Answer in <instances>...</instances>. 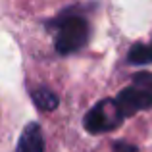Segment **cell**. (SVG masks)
Listing matches in <instances>:
<instances>
[{"label": "cell", "mask_w": 152, "mask_h": 152, "mask_svg": "<svg viewBox=\"0 0 152 152\" xmlns=\"http://www.w3.org/2000/svg\"><path fill=\"white\" fill-rule=\"evenodd\" d=\"M31 96H33L35 104H37L41 110L50 112V110H54V108L58 106V96H56V94L52 93L50 89H45V87H41V89H35Z\"/></svg>", "instance_id": "obj_5"}, {"label": "cell", "mask_w": 152, "mask_h": 152, "mask_svg": "<svg viewBox=\"0 0 152 152\" xmlns=\"http://www.w3.org/2000/svg\"><path fill=\"white\" fill-rule=\"evenodd\" d=\"M129 62L139 64V66L152 62V42L150 45H135L129 50Z\"/></svg>", "instance_id": "obj_6"}, {"label": "cell", "mask_w": 152, "mask_h": 152, "mask_svg": "<svg viewBox=\"0 0 152 152\" xmlns=\"http://www.w3.org/2000/svg\"><path fill=\"white\" fill-rule=\"evenodd\" d=\"M114 152H137V146L127 145V142H115V145H114Z\"/></svg>", "instance_id": "obj_7"}, {"label": "cell", "mask_w": 152, "mask_h": 152, "mask_svg": "<svg viewBox=\"0 0 152 152\" xmlns=\"http://www.w3.org/2000/svg\"><path fill=\"white\" fill-rule=\"evenodd\" d=\"M121 119L123 115L119 114L115 100H102L94 108H91L89 114L85 115V129L89 133H104L118 127Z\"/></svg>", "instance_id": "obj_3"}, {"label": "cell", "mask_w": 152, "mask_h": 152, "mask_svg": "<svg viewBox=\"0 0 152 152\" xmlns=\"http://www.w3.org/2000/svg\"><path fill=\"white\" fill-rule=\"evenodd\" d=\"M89 39V25L81 15H64L60 18L58 37H56V50L60 54H71L85 46Z\"/></svg>", "instance_id": "obj_2"}, {"label": "cell", "mask_w": 152, "mask_h": 152, "mask_svg": "<svg viewBox=\"0 0 152 152\" xmlns=\"http://www.w3.org/2000/svg\"><path fill=\"white\" fill-rule=\"evenodd\" d=\"M115 106L123 118H129L139 110L152 108V73L142 71L135 75L131 87L123 89L118 94Z\"/></svg>", "instance_id": "obj_1"}, {"label": "cell", "mask_w": 152, "mask_h": 152, "mask_svg": "<svg viewBox=\"0 0 152 152\" xmlns=\"http://www.w3.org/2000/svg\"><path fill=\"white\" fill-rule=\"evenodd\" d=\"M15 152H45V139L37 123H29L18 141Z\"/></svg>", "instance_id": "obj_4"}]
</instances>
